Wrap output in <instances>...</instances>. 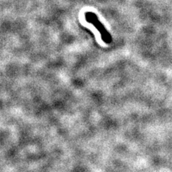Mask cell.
Wrapping results in <instances>:
<instances>
[{
	"instance_id": "cell-1",
	"label": "cell",
	"mask_w": 172,
	"mask_h": 172,
	"mask_svg": "<svg viewBox=\"0 0 172 172\" xmlns=\"http://www.w3.org/2000/svg\"><path fill=\"white\" fill-rule=\"evenodd\" d=\"M85 17H86V20L87 22L92 24L99 31L101 35V38L104 42L106 44H110L112 42V37H111L110 33L108 32L104 24H102V22L99 20L97 15L95 13L89 12L85 14Z\"/></svg>"
}]
</instances>
